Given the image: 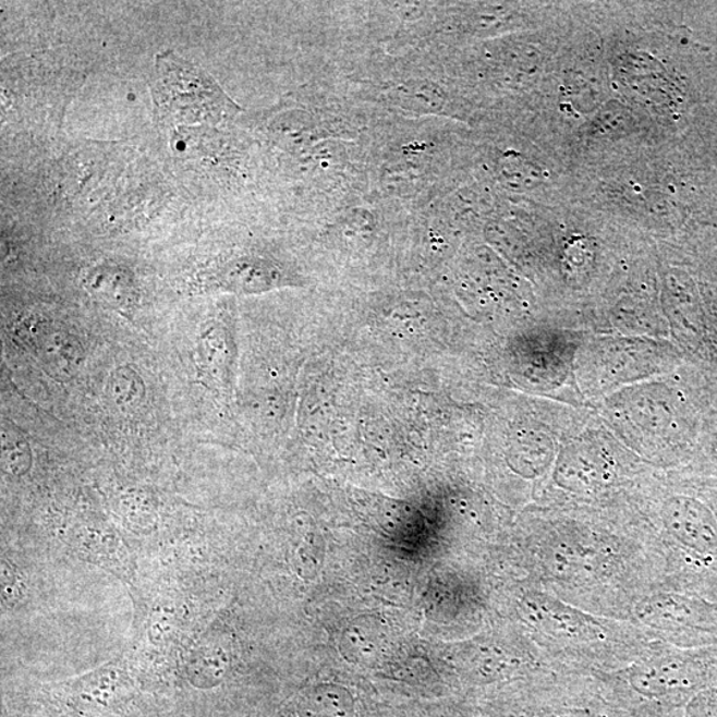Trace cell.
I'll use <instances>...</instances> for the list:
<instances>
[{
	"label": "cell",
	"instance_id": "obj_1",
	"mask_svg": "<svg viewBox=\"0 0 717 717\" xmlns=\"http://www.w3.org/2000/svg\"><path fill=\"white\" fill-rule=\"evenodd\" d=\"M156 102L170 117L184 120H221L236 107L204 71L170 52L157 57Z\"/></svg>",
	"mask_w": 717,
	"mask_h": 717
},
{
	"label": "cell",
	"instance_id": "obj_2",
	"mask_svg": "<svg viewBox=\"0 0 717 717\" xmlns=\"http://www.w3.org/2000/svg\"><path fill=\"white\" fill-rule=\"evenodd\" d=\"M666 531L685 549L709 552L717 546V524L714 514L702 502L689 497H672L661 510Z\"/></svg>",
	"mask_w": 717,
	"mask_h": 717
},
{
	"label": "cell",
	"instance_id": "obj_3",
	"mask_svg": "<svg viewBox=\"0 0 717 717\" xmlns=\"http://www.w3.org/2000/svg\"><path fill=\"white\" fill-rule=\"evenodd\" d=\"M27 330L28 342L46 373L60 381L74 378L84 362L81 340L63 328L42 321L29 325Z\"/></svg>",
	"mask_w": 717,
	"mask_h": 717
},
{
	"label": "cell",
	"instance_id": "obj_4",
	"mask_svg": "<svg viewBox=\"0 0 717 717\" xmlns=\"http://www.w3.org/2000/svg\"><path fill=\"white\" fill-rule=\"evenodd\" d=\"M697 673L680 659H667L646 665L631 676L635 691L647 697H665L694 689Z\"/></svg>",
	"mask_w": 717,
	"mask_h": 717
},
{
	"label": "cell",
	"instance_id": "obj_5",
	"mask_svg": "<svg viewBox=\"0 0 717 717\" xmlns=\"http://www.w3.org/2000/svg\"><path fill=\"white\" fill-rule=\"evenodd\" d=\"M229 667V653L215 640L200 642L186 666L187 679L197 689H211L221 682Z\"/></svg>",
	"mask_w": 717,
	"mask_h": 717
},
{
	"label": "cell",
	"instance_id": "obj_6",
	"mask_svg": "<svg viewBox=\"0 0 717 717\" xmlns=\"http://www.w3.org/2000/svg\"><path fill=\"white\" fill-rule=\"evenodd\" d=\"M107 397L113 406L123 412H131L143 404L145 385L142 376L132 367H119L109 376Z\"/></svg>",
	"mask_w": 717,
	"mask_h": 717
},
{
	"label": "cell",
	"instance_id": "obj_7",
	"mask_svg": "<svg viewBox=\"0 0 717 717\" xmlns=\"http://www.w3.org/2000/svg\"><path fill=\"white\" fill-rule=\"evenodd\" d=\"M2 463L10 475L22 476L33 464L32 448L16 428L3 424L2 428Z\"/></svg>",
	"mask_w": 717,
	"mask_h": 717
},
{
	"label": "cell",
	"instance_id": "obj_8",
	"mask_svg": "<svg viewBox=\"0 0 717 717\" xmlns=\"http://www.w3.org/2000/svg\"><path fill=\"white\" fill-rule=\"evenodd\" d=\"M118 673L114 671L102 670L90 673L88 678H84L82 682H78L77 695L84 702L106 706L118 694Z\"/></svg>",
	"mask_w": 717,
	"mask_h": 717
},
{
	"label": "cell",
	"instance_id": "obj_9",
	"mask_svg": "<svg viewBox=\"0 0 717 717\" xmlns=\"http://www.w3.org/2000/svg\"><path fill=\"white\" fill-rule=\"evenodd\" d=\"M22 581L21 576L16 574V569L12 567L9 561H3L2 564V593L3 599L16 601L22 597Z\"/></svg>",
	"mask_w": 717,
	"mask_h": 717
}]
</instances>
